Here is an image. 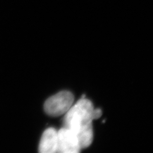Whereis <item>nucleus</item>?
Masks as SVG:
<instances>
[{
    "label": "nucleus",
    "mask_w": 153,
    "mask_h": 153,
    "mask_svg": "<svg viewBox=\"0 0 153 153\" xmlns=\"http://www.w3.org/2000/svg\"><path fill=\"white\" fill-rule=\"evenodd\" d=\"M81 149L78 139L69 129L63 127L58 131L57 153H78Z\"/></svg>",
    "instance_id": "3"
},
{
    "label": "nucleus",
    "mask_w": 153,
    "mask_h": 153,
    "mask_svg": "<svg viewBox=\"0 0 153 153\" xmlns=\"http://www.w3.org/2000/svg\"><path fill=\"white\" fill-rule=\"evenodd\" d=\"M102 114V111L100 108H94L92 111L93 120H96L101 117Z\"/></svg>",
    "instance_id": "5"
},
{
    "label": "nucleus",
    "mask_w": 153,
    "mask_h": 153,
    "mask_svg": "<svg viewBox=\"0 0 153 153\" xmlns=\"http://www.w3.org/2000/svg\"><path fill=\"white\" fill-rule=\"evenodd\" d=\"M74 100L72 93L61 91L46 100L44 105V111L51 117H56L65 114L73 105Z\"/></svg>",
    "instance_id": "2"
},
{
    "label": "nucleus",
    "mask_w": 153,
    "mask_h": 153,
    "mask_svg": "<svg viewBox=\"0 0 153 153\" xmlns=\"http://www.w3.org/2000/svg\"><path fill=\"white\" fill-rule=\"evenodd\" d=\"M94 107L90 100L80 99L65 114L64 127L76 136L81 149L87 148L93 139L92 111Z\"/></svg>",
    "instance_id": "1"
},
{
    "label": "nucleus",
    "mask_w": 153,
    "mask_h": 153,
    "mask_svg": "<svg viewBox=\"0 0 153 153\" xmlns=\"http://www.w3.org/2000/svg\"><path fill=\"white\" fill-rule=\"evenodd\" d=\"M58 131L50 127L44 132L39 143V152L41 153H57Z\"/></svg>",
    "instance_id": "4"
}]
</instances>
